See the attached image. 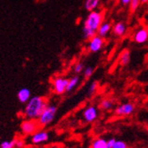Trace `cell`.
Returning a JSON list of instances; mask_svg holds the SVG:
<instances>
[{"mask_svg": "<svg viewBox=\"0 0 148 148\" xmlns=\"http://www.w3.org/2000/svg\"><path fill=\"white\" fill-rule=\"evenodd\" d=\"M112 148H128V145L125 141L115 140V142H114V145L112 146Z\"/></svg>", "mask_w": 148, "mask_h": 148, "instance_id": "21", "label": "cell"}, {"mask_svg": "<svg viewBox=\"0 0 148 148\" xmlns=\"http://www.w3.org/2000/svg\"><path fill=\"white\" fill-rule=\"evenodd\" d=\"M57 113V107L54 105H47L43 113L38 117V124L42 126H47L50 125L55 120Z\"/></svg>", "mask_w": 148, "mask_h": 148, "instance_id": "3", "label": "cell"}, {"mask_svg": "<svg viewBox=\"0 0 148 148\" xmlns=\"http://www.w3.org/2000/svg\"><path fill=\"white\" fill-rule=\"evenodd\" d=\"M94 74V68L91 67V66H88L86 68L84 69V76L86 77V78H89V77H91Z\"/></svg>", "mask_w": 148, "mask_h": 148, "instance_id": "23", "label": "cell"}, {"mask_svg": "<svg viewBox=\"0 0 148 148\" xmlns=\"http://www.w3.org/2000/svg\"><path fill=\"white\" fill-rule=\"evenodd\" d=\"M16 139H13V140H5L0 144V148H15L16 147Z\"/></svg>", "mask_w": 148, "mask_h": 148, "instance_id": "19", "label": "cell"}, {"mask_svg": "<svg viewBox=\"0 0 148 148\" xmlns=\"http://www.w3.org/2000/svg\"><path fill=\"white\" fill-rule=\"evenodd\" d=\"M131 1H132V0H120L121 4L123 5H129Z\"/></svg>", "mask_w": 148, "mask_h": 148, "instance_id": "27", "label": "cell"}, {"mask_svg": "<svg viewBox=\"0 0 148 148\" xmlns=\"http://www.w3.org/2000/svg\"><path fill=\"white\" fill-rule=\"evenodd\" d=\"M141 1V4H146L148 2V0H140Z\"/></svg>", "mask_w": 148, "mask_h": 148, "instance_id": "28", "label": "cell"}, {"mask_svg": "<svg viewBox=\"0 0 148 148\" xmlns=\"http://www.w3.org/2000/svg\"><path fill=\"white\" fill-rule=\"evenodd\" d=\"M130 62V52L128 50H125L120 56V64L121 66H125Z\"/></svg>", "mask_w": 148, "mask_h": 148, "instance_id": "16", "label": "cell"}, {"mask_svg": "<svg viewBox=\"0 0 148 148\" xmlns=\"http://www.w3.org/2000/svg\"><path fill=\"white\" fill-rule=\"evenodd\" d=\"M114 106V101L111 99H104L101 103H100V107L103 109V110L108 111L112 109Z\"/></svg>", "mask_w": 148, "mask_h": 148, "instance_id": "18", "label": "cell"}, {"mask_svg": "<svg viewBox=\"0 0 148 148\" xmlns=\"http://www.w3.org/2000/svg\"><path fill=\"white\" fill-rule=\"evenodd\" d=\"M134 40L138 44H145L148 40V30L145 27H142L136 31L134 36Z\"/></svg>", "mask_w": 148, "mask_h": 148, "instance_id": "10", "label": "cell"}, {"mask_svg": "<svg viewBox=\"0 0 148 148\" xmlns=\"http://www.w3.org/2000/svg\"><path fill=\"white\" fill-rule=\"evenodd\" d=\"M112 30V25L111 23H109V22H103L101 25H100V27L97 30V34L99 36L101 37H106L107 36V34L109 33Z\"/></svg>", "mask_w": 148, "mask_h": 148, "instance_id": "12", "label": "cell"}, {"mask_svg": "<svg viewBox=\"0 0 148 148\" xmlns=\"http://www.w3.org/2000/svg\"><path fill=\"white\" fill-rule=\"evenodd\" d=\"M84 69H85V66H84V64L81 63V62H79V63H77L76 65L75 66L74 71L76 74H79V73H82L84 71Z\"/></svg>", "mask_w": 148, "mask_h": 148, "instance_id": "24", "label": "cell"}, {"mask_svg": "<svg viewBox=\"0 0 148 148\" xmlns=\"http://www.w3.org/2000/svg\"><path fill=\"white\" fill-rule=\"evenodd\" d=\"M112 29H113V32H114V34L115 36H123L126 33L127 27H126V25L125 23L119 22V23L115 24Z\"/></svg>", "mask_w": 148, "mask_h": 148, "instance_id": "13", "label": "cell"}, {"mask_svg": "<svg viewBox=\"0 0 148 148\" xmlns=\"http://www.w3.org/2000/svg\"><path fill=\"white\" fill-rule=\"evenodd\" d=\"M38 126H39V124L37 121L34 119H27L21 123V131L27 136H30V134L32 136L37 131Z\"/></svg>", "mask_w": 148, "mask_h": 148, "instance_id": "4", "label": "cell"}, {"mask_svg": "<svg viewBox=\"0 0 148 148\" xmlns=\"http://www.w3.org/2000/svg\"><path fill=\"white\" fill-rule=\"evenodd\" d=\"M49 139V134L47 131H36L31 136V143L34 145H40L47 143Z\"/></svg>", "mask_w": 148, "mask_h": 148, "instance_id": "9", "label": "cell"}, {"mask_svg": "<svg viewBox=\"0 0 148 148\" xmlns=\"http://www.w3.org/2000/svg\"><path fill=\"white\" fill-rule=\"evenodd\" d=\"M134 105L133 103H124V104H121L115 108L114 113L116 115L119 116H127V115H131L134 112Z\"/></svg>", "mask_w": 148, "mask_h": 148, "instance_id": "5", "label": "cell"}, {"mask_svg": "<svg viewBox=\"0 0 148 148\" xmlns=\"http://www.w3.org/2000/svg\"><path fill=\"white\" fill-rule=\"evenodd\" d=\"M104 22V14L101 11H91L86 18L85 23H84V28H87L92 31L96 32L100 27V25Z\"/></svg>", "mask_w": 148, "mask_h": 148, "instance_id": "2", "label": "cell"}, {"mask_svg": "<svg viewBox=\"0 0 148 148\" xmlns=\"http://www.w3.org/2000/svg\"><path fill=\"white\" fill-rule=\"evenodd\" d=\"M99 4H100V0H86L85 8L87 11L91 12L97 8L99 6Z\"/></svg>", "mask_w": 148, "mask_h": 148, "instance_id": "15", "label": "cell"}, {"mask_svg": "<svg viewBox=\"0 0 148 148\" xmlns=\"http://www.w3.org/2000/svg\"><path fill=\"white\" fill-rule=\"evenodd\" d=\"M47 102L42 96H32L24 109V114L27 119H37L47 106Z\"/></svg>", "mask_w": 148, "mask_h": 148, "instance_id": "1", "label": "cell"}, {"mask_svg": "<svg viewBox=\"0 0 148 148\" xmlns=\"http://www.w3.org/2000/svg\"><path fill=\"white\" fill-rule=\"evenodd\" d=\"M79 83H80V77L78 75H75V76L72 77L71 79L68 80L66 92H71L73 90H75V87L79 85Z\"/></svg>", "mask_w": 148, "mask_h": 148, "instance_id": "14", "label": "cell"}, {"mask_svg": "<svg viewBox=\"0 0 148 148\" xmlns=\"http://www.w3.org/2000/svg\"><path fill=\"white\" fill-rule=\"evenodd\" d=\"M30 98H31V91L28 88L23 87L18 91L17 99L19 102L22 103V104H27Z\"/></svg>", "mask_w": 148, "mask_h": 148, "instance_id": "11", "label": "cell"}, {"mask_svg": "<svg viewBox=\"0 0 148 148\" xmlns=\"http://www.w3.org/2000/svg\"><path fill=\"white\" fill-rule=\"evenodd\" d=\"M92 148H109L106 145V140L104 138H97L92 143Z\"/></svg>", "mask_w": 148, "mask_h": 148, "instance_id": "17", "label": "cell"}, {"mask_svg": "<svg viewBox=\"0 0 148 148\" xmlns=\"http://www.w3.org/2000/svg\"><path fill=\"white\" fill-rule=\"evenodd\" d=\"M67 83H68V79L65 78V77L58 76L55 78L53 81V88L55 93L57 95H62L64 93H66Z\"/></svg>", "mask_w": 148, "mask_h": 148, "instance_id": "7", "label": "cell"}, {"mask_svg": "<svg viewBox=\"0 0 148 148\" xmlns=\"http://www.w3.org/2000/svg\"><path fill=\"white\" fill-rule=\"evenodd\" d=\"M115 140L116 139H114V138H110V139H108L106 140V145L109 148H112V146L114 145V142H115Z\"/></svg>", "mask_w": 148, "mask_h": 148, "instance_id": "25", "label": "cell"}, {"mask_svg": "<svg viewBox=\"0 0 148 148\" xmlns=\"http://www.w3.org/2000/svg\"><path fill=\"white\" fill-rule=\"evenodd\" d=\"M24 145H25V143H24V141L23 140H20V139H16V147H17V148H22L23 146H24Z\"/></svg>", "mask_w": 148, "mask_h": 148, "instance_id": "26", "label": "cell"}, {"mask_svg": "<svg viewBox=\"0 0 148 148\" xmlns=\"http://www.w3.org/2000/svg\"><path fill=\"white\" fill-rule=\"evenodd\" d=\"M89 44H88V49L90 52L92 53H96L102 49L105 44V39L103 37L99 36L98 35L92 37L91 39H89Z\"/></svg>", "mask_w": 148, "mask_h": 148, "instance_id": "6", "label": "cell"}, {"mask_svg": "<svg viewBox=\"0 0 148 148\" xmlns=\"http://www.w3.org/2000/svg\"><path fill=\"white\" fill-rule=\"evenodd\" d=\"M97 87H98V83L96 81H94L90 84V86L88 87V92H87V95H91L92 94L95 93V91L97 90Z\"/></svg>", "mask_w": 148, "mask_h": 148, "instance_id": "20", "label": "cell"}, {"mask_svg": "<svg viewBox=\"0 0 148 148\" xmlns=\"http://www.w3.org/2000/svg\"><path fill=\"white\" fill-rule=\"evenodd\" d=\"M141 5V1L140 0H132L131 3H130V10L132 12H134L136 11L138 8H139V5Z\"/></svg>", "mask_w": 148, "mask_h": 148, "instance_id": "22", "label": "cell"}, {"mask_svg": "<svg viewBox=\"0 0 148 148\" xmlns=\"http://www.w3.org/2000/svg\"><path fill=\"white\" fill-rule=\"evenodd\" d=\"M83 117L87 123H92L98 117V109L95 106H90L86 107L83 112Z\"/></svg>", "mask_w": 148, "mask_h": 148, "instance_id": "8", "label": "cell"}]
</instances>
